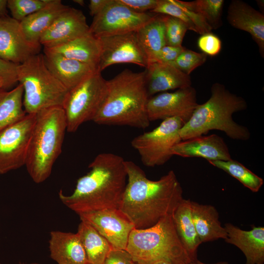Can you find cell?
<instances>
[{
  "mask_svg": "<svg viewBox=\"0 0 264 264\" xmlns=\"http://www.w3.org/2000/svg\"><path fill=\"white\" fill-rule=\"evenodd\" d=\"M136 33L138 41L146 55L149 64L154 62L157 53L167 44L165 15L156 14Z\"/></svg>",
  "mask_w": 264,
  "mask_h": 264,
  "instance_id": "cell-27",
  "label": "cell"
},
{
  "mask_svg": "<svg viewBox=\"0 0 264 264\" xmlns=\"http://www.w3.org/2000/svg\"><path fill=\"white\" fill-rule=\"evenodd\" d=\"M191 206L192 220L201 243L226 239V231L219 220V213L214 206L192 200Z\"/></svg>",
  "mask_w": 264,
  "mask_h": 264,
  "instance_id": "cell-23",
  "label": "cell"
},
{
  "mask_svg": "<svg viewBox=\"0 0 264 264\" xmlns=\"http://www.w3.org/2000/svg\"><path fill=\"white\" fill-rule=\"evenodd\" d=\"M41 46L27 39L20 22L7 15L0 17V58L19 65L39 53Z\"/></svg>",
  "mask_w": 264,
  "mask_h": 264,
  "instance_id": "cell-15",
  "label": "cell"
},
{
  "mask_svg": "<svg viewBox=\"0 0 264 264\" xmlns=\"http://www.w3.org/2000/svg\"><path fill=\"white\" fill-rule=\"evenodd\" d=\"M7 0H0V17L7 15Z\"/></svg>",
  "mask_w": 264,
  "mask_h": 264,
  "instance_id": "cell-42",
  "label": "cell"
},
{
  "mask_svg": "<svg viewBox=\"0 0 264 264\" xmlns=\"http://www.w3.org/2000/svg\"><path fill=\"white\" fill-rule=\"evenodd\" d=\"M97 38L100 49L99 72L118 63H132L145 68L148 66L147 57L136 32Z\"/></svg>",
  "mask_w": 264,
  "mask_h": 264,
  "instance_id": "cell-12",
  "label": "cell"
},
{
  "mask_svg": "<svg viewBox=\"0 0 264 264\" xmlns=\"http://www.w3.org/2000/svg\"><path fill=\"white\" fill-rule=\"evenodd\" d=\"M48 243L50 257L58 264H88L77 233L52 231Z\"/></svg>",
  "mask_w": 264,
  "mask_h": 264,
  "instance_id": "cell-22",
  "label": "cell"
},
{
  "mask_svg": "<svg viewBox=\"0 0 264 264\" xmlns=\"http://www.w3.org/2000/svg\"><path fill=\"white\" fill-rule=\"evenodd\" d=\"M0 264H1L0 263Z\"/></svg>",
  "mask_w": 264,
  "mask_h": 264,
  "instance_id": "cell-49",
  "label": "cell"
},
{
  "mask_svg": "<svg viewBox=\"0 0 264 264\" xmlns=\"http://www.w3.org/2000/svg\"><path fill=\"white\" fill-rule=\"evenodd\" d=\"M20 264H26L21 262V263H20ZM40 264L37 263H30V264Z\"/></svg>",
  "mask_w": 264,
  "mask_h": 264,
  "instance_id": "cell-47",
  "label": "cell"
},
{
  "mask_svg": "<svg viewBox=\"0 0 264 264\" xmlns=\"http://www.w3.org/2000/svg\"><path fill=\"white\" fill-rule=\"evenodd\" d=\"M207 55L184 48L175 61L170 65L189 75L196 68L203 64Z\"/></svg>",
  "mask_w": 264,
  "mask_h": 264,
  "instance_id": "cell-34",
  "label": "cell"
},
{
  "mask_svg": "<svg viewBox=\"0 0 264 264\" xmlns=\"http://www.w3.org/2000/svg\"><path fill=\"white\" fill-rule=\"evenodd\" d=\"M183 125L178 117L166 118L153 130L135 137L131 145L138 153L142 163L154 167L170 160L174 156L173 147L182 141L179 132Z\"/></svg>",
  "mask_w": 264,
  "mask_h": 264,
  "instance_id": "cell-9",
  "label": "cell"
},
{
  "mask_svg": "<svg viewBox=\"0 0 264 264\" xmlns=\"http://www.w3.org/2000/svg\"><path fill=\"white\" fill-rule=\"evenodd\" d=\"M17 64L0 58V77L5 80L6 88L18 82L17 77Z\"/></svg>",
  "mask_w": 264,
  "mask_h": 264,
  "instance_id": "cell-38",
  "label": "cell"
},
{
  "mask_svg": "<svg viewBox=\"0 0 264 264\" xmlns=\"http://www.w3.org/2000/svg\"><path fill=\"white\" fill-rule=\"evenodd\" d=\"M151 12L178 19L186 24L188 30L198 33L196 26L178 0H158L156 6Z\"/></svg>",
  "mask_w": 264,
  "mask_h": 264,
  "instance_id": "cell-32",
  "label": "cell"
},
{
  "mask_svg": "<svg viewBox=\"0 0 264 264\" xmlns=\"http://www.w3.org/2000/svg\"><path fill=\"white\" fill-rule=\"evenodd\" d=\"M66 129V115L62 107L45 109L36 113L25 163L35 183H42L50 176L61 153Z\"/></svg>",
  "mask_w": 264,
  "mask_h": 264,
  "instance_id": "cell-5",
  "label": "cell"
},
{
  "mask_svg": "<svg viewBox=\"0 0 264 264\" xmlns=\"http://www.w3.org/2000/svg\"><path fill=\"white\" fill-rule=\"evenodd\" d=\"M224 228L228 243L239 248L245 257V264H264V227L252 226L249 230L241 229L231 223Z\"/></svg>",
  "mask_w": 264,
  "mask_h": 264,
  "instance_id": "cell-21",
  "label": "cell"
},
{
  "mask_svg": "<svg viewBox=\"0 0 264 264\" xmlns=\"http://www.w3.org/2000/svg\"><path fill=\"white\" fill-rule=\"evenodd\" d=\"M89 33L83 12L68 6L42 34L39 43L44 48H51Z\"/></svg>",
  "mask_w": 264,
  "mask_h": 264,
  "instance_id": "cell-16",
  "label": "cell"
},
{
  "mask_svg": "<svg viewBox=\"0 0 264 264\" xmlns=\"http://www.w3.org/2000/svg\"><path fill=\"white\" fill-rule=\"evenodd\" d=\"M51 0H8L7 8L12 18L21 22L25 18L44 7Z\"/></svg>",
  "mask_w": 264,
  "mask_h": 264,
  "instance_id": "cell-33",
  "label": "cell"
},
{
  "mask_svg": "<svg viewBox=\"0 0 264 264\" xmlns=\"http://www.w3.org/2000/svg\"><path fill=\"white\" fill-rule=\"evenodd\" d=\"M191 200L183 198L172 214L178 238L193 262L197 261V250L201 243L191 216Z\"/></svg>",
  "mask_w": 264,
  "mask_h": 264,
  "instance_id": "cell-26",
  "label": "cell"
},
{
  "mask_svg": "<svg viewBox=\"0 0 264 264\" xmlns=\"http://www.w3.org/2000/svg\"><path fill=\"white\" fill-rule=\"evenodd\" d=\"M127 182L119 209L134 225L143 229L172 215L182 200L183 190L173 170L157 180L148 178L132 161H125Z\"/></svg>",
  "mask_w": 264,
  "mask_h": 264,
  "instance_id": "cell-1",
  "label": "cell"
},
{
  "mask_svg": "<svg viewBox=\"0 0 264 264\" xmlns=\"http://www.w3.org/2000/svg\"><path fill=\"white\" fill-rule=\"evenodd\" d=\"M227 20L234 28L247 32L251 36L264 58V14L243 1L233 0L228 6Z\"/></svg>",
  "mask_w": 264,
  "mask_h": 264,
  "instance_id": "cell-18",
  "label": "cell"
},
{
  "mask_svg": "<svg viewBox=\"0 0 264 264\" xmlns=\"http://www.w3.org/2000/svg\"><path fill=\"white\" fill-rule=\"evenodd\" d=\"M199 48L206 55L214 56L219 53L221 48L220 39L211 32L202 34L198 40Z\"/></svg>",
  "mask_w": 264,
  "mask_h": 264,
  "instance_id": "cell-36",
  "label": "cell"
},
{
  "mask_svg": "<svg viewBox=\"0 0 264 264\" xmlns=\"http://www.w3.org/2000/svg\"><path fill=\"white\" fill-rule=\"evenodd\" d=\"M156 14L135 12L119 0H111L93 17L89 31L96 38L136 32Z\"/></svg>",
  "mask_w": 264,
  "mask_h": 264,
  "instance_id": "cell-10",
  "label": "cell"
},
{
  "mask_svg": "<svg viewBox=\"0 0 264 264\" xmlns=\"http://www.w3.org/2000/svg\"><path fill=\"white\" fill-rule=\"evenodd\" d=\"M77 233L86 253L88 264H103L113 248L108 240L83 221L78 225Z\"/></svg>",
  "mask_w": 264,
  "mask_h": 264,
  "instance_id": "cell-28",
  "label": "cell"
},
{
  "mask_svg": "<svg viewBox=\"0 0 264 264\" xmlns=\"http://www.w3.org/2000/svg\"><path fill=\"white\" fill-rule=\"evenodd\" d=\"M197 92L192 86L174 92H164L151 97L147 105L150 121L178 117L184 124L198 105Z\"/></svg>",
  "mask_w": 264,
  "mask_h": 264,
  "instance_id": "cell-13",
  "label": "cell"
},
{
  "mask_svg": "<svg viewBox=\"0 0 264 264\" xmlns=\"http://www.w3.org/2000/svg\"><path fill=\"white\" fill-rule=\"evenodd\" d=\"M78 215L81 221L93 227L112 247L126 249L130 233L134 227L119 209H105Z\"/></svg>",
  "mask_w": 264,
  "mask_h": 264,
  "instance_id": "cell-14",
  "label": "cell"
},
{
  "mask_svg": "<svg viewBox=\"0 0 264 264\" xmlns=\"http://www.w3.org/2000/svg\"><path fill=\"white\" fill-rule=\"evenodd\" d=\"M174 155L198 157L208 160L227 161L232 159L224 139L216 134L202 135L181 141L172 149Z\"/></svg>",
  "mask_w": 264,
  "mask_h": 264,
  "instance_id": "cell-17",
  "label": "cell"
},
{
  "mask_svg": "<svg viewBox=\"0 0 264 264\" xmlns=\"http://www.w3.org/2000/svg\"><path fill=\"white\" fill-rule=\"evenodd\" d=\"M152 264H172L170 261L165 260L157 261Z\"/></svg>",
  "mask_w": 264,
  "mask_h": 264,
  "instance_id": "cell-44",
  "label": "cell"
},
{
  "mask_svg": "<svg viewBox=\"0 0 264 264\" xmlns=\"http://www.w3.org/2000/svg\"><path fill=\"white\" fill-rule=\"evenodd\" d=\"M165 23L167 45L181 46L185 33L188 30L186 24L178 19L167 15H165Z\"/></svg>",
  "mask_w": 264,
  "mask_h": 264,
  "instance_id": "cell-35",
  "label": "cell"
},
{
  "mask_svg": "<svg viewBox=\"0 0 264 264\" xmlns=\"http://www.w3.org/2000/svg\"><path fill=\"white\" fill-rule=\"evenodd\" d=\"M107 88V81L97 71L67 92L62 106L67 132H75L84 122L93 120L105 100Z\"/></svg>",
  "mask_w": 264,
  "mask_h": 264,
  "instance_id": "cell-8",
  "label": "cell"
},
{
  "mask_svg": "<svg viewBox=\"0 0 264 264\" xmlns=\"http://www.w3.org/2000/svg\"><path fill=\"white\" fill-rule=\"evenodd\" d=\"M111 0H90L88 5L90 15L94 17L101 12Z\"/></svg>",
  "mask_w": 264,
  "mask_h": 264,
  "instance_id": "cell-41",
  "label": "cell"
},
{
  "mask_svg": "<svg viewBox=\"0 0 264 264\" xmlns=\"http://www.w3.org/2000/svg\"><path fill=\"white\" fill-rule=\"evenodd\" d=\"M145 71L126 69L107 81L105 100L93 121L100 125L129 126L145 129L150 125Z\"/></svg>",
  "mask_w": 264,
  "mask_h": 264,
  "instance_id": "cell-3",
  "label": "cell"
},
{
  "mask_svg": "<svg viewBox=\"0 0 264 264\" xmlns=\"http://www.w3.org/2000/svg\"><path fill=\"white\" fill-rule=\"evenodd\" d=\"M23 95V88L20 84L10 91L0 90V132L26 114Z\"/></svg>",
  "mask_w": 264,
  "mask_h": 264,
  "instance_id": "cell-29",
  "label": "cell"
},
{
  "mask_svg": "<svg viewBox=\"0 0 264 264\" xmlns=\"http://www.w3.org/2000/svg\"><path fill=\"white\" fill-rule=\"evenodd\" d=\"M133 264H137V263H134Z\"/></svg>",
  "mask_w": 264,
  "mask_h": 264,
  "instance_id": "cell-48",
  "label": "cell"
},
{
  "mask_svg": "<svg viewBox=\"0 0 264 264\" xmlns=\"http://www.w3.org/2000/svg\"><path fill=\"white\" fill-rule=\"evenodd\" d=\"M122 3L137 13L152 11L156 6L158 0H119Z\"/></svg>",
  "mask_w": 264,
  "mask_h": 264,
  "instance_id": "cell-40",
  "label": "cell"
},
{
  "mask_svg": "<svg viewBox=\"0 0 264 264\" xmlns=\"http://www.w3.org/2000/svg\"><path fill=\"white\" fill-rule=\"evenodd\" d=\"M184 48L182 46H175L166 44L157 53L154 62L171 64L175 61Z\"/></svg>",
  "mask_w": 264,
  "mask_h": 264,
  "instance_id": "cell-37",
  "label": "cell"
},
{
  "mask_svg": "<svg viewBox=\"0 0 264 264\" xmlns=\"http://www.w3.org/2000/svg\"><path fill=\"white\" fill-rule=\"evenodd\" d=\"M44 53L47 67L68 91L98 71L89 65L46 49Z\"/></svg>",
  "mask_w": 264,
  "mask_h": 264,
  "instance_id": "cell-19",
  "label": "cell"
},
{
  "mask_svg": "<svg viewBox=\"0 0 264 264\" xmlns=\"http://www.w3.org/2000/svg\"><path fill=\"white\" fill-rule=\"evenodd\" d=\"M247 105L242 97L231 92L220 83L211 88V95L204 103L198 104L190 119L181 128L182 141L207 134L210 130L224 132L233 140L246 141L250 132L245 126L235 122L233 114L245 110Z\"/></svg>",
  "mask_w": 264,
  "mask_h": 264,
  "instance_id": "cell-4",
  "label": "cell"
},
{
  "mask_svg": "<svg viewBox=\"0 0 264 264\" xmlns=\"http://www.w3.org/2000/svg\"><path fill=\"white\" fill-rule=\"evenodd\" d=\"M122 157L110 153L98 154L90 163V171L80 177L70 195L62 190L59 197L78 215L105 209H119L127 184Z\"/></svg>",
  "mask_w": 264,
  "mask_h": 264,
  "instance_id": "cell-2",
  "label": "cell"
},
{
  "mask_svg": "<svg viewBox=\"0 0 264 264\" xmlns=\"http://www.w3.org/2000/svg\"><path fill=\"white\" fill-rule=\"evenodd\" d=\"M44 49L89 65L98 71L100 45L97 38L91 33L57 46Z\"/></svg>",
  "mask_w": 264,
  "mask_h": 264,
  "instance_id": "cell-24",
  "label": "cell"
},
{
  "mask_svg": "<svg viewBox=\"0 0 264 264\" xmlns=\"http://www.w3.org/2000/svg\"><path fill=\"white\" fill-rule=\"evenodd\" d=\"M134 263L131 255L126 250L113 247L103 264H133Z\"/></svg>",
  "mask_w": 264,
  "mask_h": 264,
  "instance_id": "cell-39",
  "label": "cell"
},
{
  "mask_svg": "<svg viewBox=\"0 0 264 264\" xmlns=\"http://www.w3.org/2000/svg\"><path fill=\"white\" fill-rule=\"evenodd\" d=\"M3 88H6V83L4 79L0 77V90Z\"/></svg>",
  "mask_w": 264,
  "mask_h": 264,
  "instance_id": "cell-45",
  "label": "cell"
},
{
  "mask_svg": "<svg viewBox=\"0 0 264 264\" xmlns=\"http://www.w3.org/2000/svg\"><path fill=\"white\" fill-rule=\"evenodd\" d=\"M36 114L22 119L0 132V175L25 165Z\"/></svg>",
  "mask_w": 264,
  "mask_h": 264,
  "instance_id": "cell-11",
  "label": "cell"
},
{
  "mask_svg": "<svg viewBox=\"0 0 264 264\" xmlns=\"http://www.w3.org/2000/svg\"><path fill=\"white\" fill-rule=\"evenodd\" d=\"M126 250L133 262L139 264H152L161 260L172 264L193 262L178 238L172 215L163 217L149 228H134Z\"/></svg>",
  "mask_w": 264,
  "mask_h": 264,
  "instance_id": "cell-6",
  "label": "cell"
},
{
  "mask_svg": "<svg viewBox=\"0 0 264 264\" xmlns=\"http://www.w3.org/2000/svg\"><path fill=\"white\" fill-rule=\"evenodd\" d=\"M185 264H228V263L226 261H220V262H218L217 263H213V264H205V263H202L197 260L196 261L192 262L187 263Z\"/></svg>",
  "mask_w": 264,
  "mask_h": 264,
  "instance_id": "cell-43",
  "label": "cell"
},
{
  "mask_svg": "<svg viewBox=\"0 0 264 264\" xmlns=\"http://www.w3.org/2000/svg\"><path fill=\"white\" fill-rule=\"evenodd\" d=\"M68 7L60 0H51L44 7L20 22L27 39L34 44L41 45L39 41L42 34Z\"/></svg>",
  "mask_w": 264,
  "mask_h": 264,
  "instance_id": "cell-25",
  "label": "cell"
},
{
  "mask_svg": "<svg viewBox=\"0 0 264 264\" xmlns=\"http://www.w3.org/2000/svg\"><path fill=\"white\" fill-rule=\"evenodd\" d=\"M180 2L186 7L199 14L212 30L217 29L222 25L223 0H180Z\"/></svg>",
  "mask_w": 264,
  "mask_h": 264,
  "instance_id": "cell-31",
  "label": "cell"
},
{
  "mask_svg": "<svg viewBox=\"0 0 264 264\" xmlns=\"http://www.w3.org/2000/svg\"><path fill=\"white\" fill-rule=\"evenodd\" d=\"M73 1L82 6L85 5V2L83 0H73Z\"/></svg>",
  "mask_w": 264,
  "mask_h": 264,
  "instance_id": "cell-46",
  "label": "cell"
},
{
  "mask_svg": "<svg viewBox=\"0 0 264 264\" xmlns=\"http://www.w3.org/2000/svg\"><path fill=\"white\" fill-rule=\"evenodd\" d=\"M215 167L225 172L240 181L252 192L259 191L264 184L263 179L253 173L240 162L232 159L227 160H208Z\"/></svg>",
  "mask_w": 264,
  "mask_h": 264,
  "instance_id": "cell-30",
  "label": "cell"
},
{
  "mask_svg": "<svg viewBox=\"0 0 264 264\" xmlns=\"http://www.w3.org/2000/svg\"><path fill=\"white\" fill-rule=\"evenodd\" d=\"M145 80L149 97L169 90L192 86L191 77L168 64L154 62L145 70Z\"/></svg>",
  "mask_w": 264,
  "mask_h": 264,
  "instance_id": "cell-20",
  "label": "cell"
},
{
  "mask_svg": "<svg viewBox=\"0 0 264 264\" xmlns=\"http://www.w3.org/2000/svg\"><path fill=\"white\" fill-rule=\"evenodd\" d=\"M17 77L23 88V106L26 114L62 107L68 90L49 70L43 54L33 55L18 65Z\"/></svg>",
  "mask_w": 264,
  "mask_h": 264,
  "instance_id": "cell-7",
  "label": "cell"
}]
</instances>
